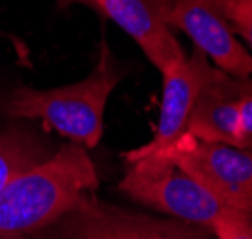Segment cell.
Segmentation results:
<instances>
[{
    "label": "cell",
    "mask_w": 252,
    "mask_h": 239,
    "mask_svg": "<svg viewBox=\"0 0 252 239\" xmlns=\"http://www.w3.org/2000/svg\"><path fill=\"white\" fill-rule=\"evenodd\" d=\"M99 176L86 148L68 142L0 188V239L32 238L64 214Z\"/></svg>",
    "instance_id": "cell-1"
},
{
    "label": "cell",
    "mask_w": 252,
    "mask_h": 239,
    "mask_svg": "<svg viewBox=\"0 0 252 239\" xmlns=\"http://www.w3.org/2000/svg\"><path fill=\"white\" fill-rule=\"evenodd\" d=\"M120 78L116 59L102 42L99 63L88 78L61 88L13 89L4 114L15 120H40L70 142L93 148L102 137L104 108Z\"/></svg>",
    "instance_id": "cell-2"
},
{
    "label": "cell",
    "mask_w": 252,
    "mask_h": 239,
    "mask_svg": "<svg viewBox=\"0 0 252 239\" xmlns=\"http://www.w3.org/2000/svg\"><path fill=\"white\" fill-rule=\"evenodd\" d=\"M126 160L129 167L120 182V192L139 203L207 230L220 216L233 213L165 152Z\"/></svg>",
    "instance_id": "cell-3"
},
{
    "label": "cell",
    "mask_w": 252,
    "mask_h": 239,
    "mask_svg": "<svg viewBox=\"0 0 252 239\" xmlns=\"http://www.w3.org/2000/svg\"><path fill=\"white\" fill-rule=\"evenodd\" d=\"M31 239H215L213 232L178 218L133 213L86 192L50 226Z\"/></svg>",
    "instance_id": "cell-4"
},
{
    "label": "cell",
    "mask_w": 252,
    "mask_h": 239,
    "mask_svg": "<svg viewBox=\"0 0 252 239\" xmlns=\"http://www.w3.org/2000/svg\"><path fill=\"white\" fill-rule=\"evenodd\" d=\"M161 152L173 158L224 207L252 220V150L182 135Z\"/></svg>",
    "instance_id": "cell-5"
},
{
    "label": "cell",
    "mask_w": 252,
    "mask_h": 239,
    "mask_svg": "<svg viewBox=\"0 0 252 239\" xmlns=\"http://www.w3.org/2000/svg\"><path fill=\"white\" fill-rule=\"evenodd\" d=\"M215 70V65L209 63L207 57L195 48L191 55H184L182 59L169 65L161 72L163 91L154 137L150 138V142L127 152L126 158L161 152L173 146L182 135H186L189 114L195 104V99Z\"/></svg>",
    "instance_id": "cell-6"
},
{
    "label": "cell",
    "mask_w": 252,
    "mask_h": 239,
    "mask_svg": "<svg viewBox=\"0 0 252 239\" xmlns=\"http://www.w3.org/2000/svg\"><path fill=\"white\" fill-rule=\"evenodd\" d=\"M167 21L171 29L184 33L216 68L237 78L252 76V51L237 40L213 0H173Z\"/></svg>",
    "instance_id": "cell-7"
},
{
    "label": "cell",
    "mask_w": 252,
    "mask_h": 239,
    "mask_svg": "<svg viewBox=\"0 0 252 239\" xmlns=\"http://www.w3.org/2000/svg\"><path fill=\"white\" fill-rule=\"evenodd\" d=\"M89 4L133 38L159 72L186 55L167 21L173 0H89Z\"/></svg>",
    "instance_id": "cell-8"
},
{
    "label": "cell",
    "mask_w": 252,
    "mask_h": 239,
    "mask_svg": "<svg viewBox=\"0 0 252 239\" xmlns=\"http://www.w3.org/2000/svg\"><path fill=\"white\" fill-rule=\"evenodd\" d=\"M249 82L251 76L237 78L216 68L195 99L186 135H191L199 140L224 142L235 146L239 104L245 89L249 88Z\"/></svg>",
    "instance_id": "cell-9"
},
{
    "label": "cell",
    "mask_w": 252,
    "mask_h": 239,
    "mask_svg": "<svg viewBox=\"0 0 252 239\" xmlns=\"http://www.w3.org/2000/svg\"><path fill=\"white\" fill-rule=\"evenodd\" d=\"M48 156L32 137L15 129H0V188Z\"/></svg>",
    "instance_id": "cell-10"
},
{
    "label": "cell",
    "mask_w": 252,
    "mask_h": 239,
    "mask_svg": "<svg viewBox=\"0 0 252 239\" xmlns=\"http://www.w3.org/2000/svg\"><path fill=\"white\" fill-rule=\"evenodd\" d=\"M213 4L231 31L252 50V0H213Z\"/></svg>",
    "instance_id": "cell-11"
},
{
    "label": "cell",
    "mask_w": 252,
    "mask_h": 239,
    "mask_svg": "<svg viewBox=\"0 0 252 239\" xmlns=\"http://www.w3.org/2000/svg\"><path fill=\"white\" fill-rule=\"evenodd\" d=\"M216 239H252V220L235 213H226L211 228Z\"/></svg>",
    "instance_id": "cell-12"
},
{
    "label": "cell",
    "mask_w": 252,
    "mask_h": 239,
    "mask_svg": "<svg viewBox=\"0 0 252 239\" xmlns=\"http://www.w3.org/2000/svg\"><path fill=\"white\" fill-rule=\"evenodd\" d=\"M235 146L252 150V78L249 88L245 89L239 104V122H237V138Z\"/></svg>",
    "instance_id": "cell-13"
},
{
    "label": "cell",
    "mask_w": 252,
    "mask_h": 239,
    "mask_svg": "<svg viewBox=\"0 0 252 239\" xmlns=\"http://www.w3.org/2000/svg\"><path fill=\"white\" fill-rule=\"evenodd\" d=\"M59 4H63V6H70V4H86V6H91L89 0H59Z\"/></svg>",
    "instance_id": "cell-14"
},
{
    "label": "cell",
    "mask_w": 252,
    "mask_h": 239,
    "mask_svg": "<svg viewBox=\"0 0 252 239\" xmlns=\"http://www.w3.org/2000/svg\"><path fill=\"white\" fill-rule=\"evenodd\" d=\"M21 239H31V238H21Z\"/></svg>",
    "instance_id": "cell-15"
}]
</instances>
